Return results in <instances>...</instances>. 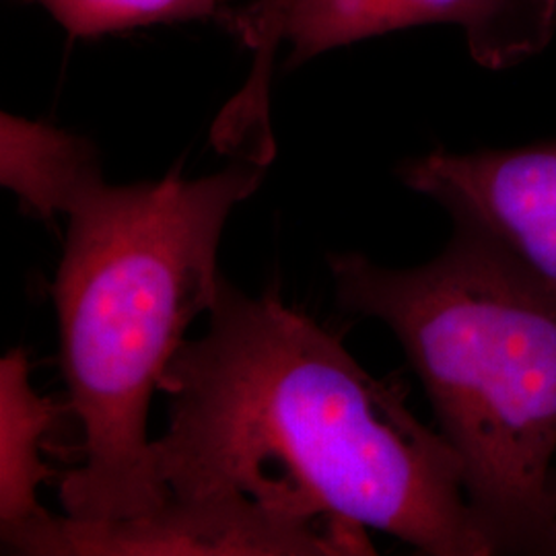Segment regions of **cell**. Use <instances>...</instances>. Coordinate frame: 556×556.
Returning a JSON list of instances; mask_svg holds the SVG:
<instances>
[{"label":"cell","mask_w":556,"mask_h":556,"mask_svg":"<svg viewBox=\"0 0 556 556\" xmlns=\"http://www.w3.org/2000/svg\"><path fill=\"white\" fill-rule=\"evenodd\" d=\"M206 316L161 376L151 457L169 498L250 501L367 546L376 530L420 555L497 556L462 459L408 408L404 379L371 376L277 289L254 298L223 277Z\"/></svg>","instance_id":"cell-1"},{"label":"cell","mask_w":556,"mask_h":556,"mask_svg":"<svg viewBox=\"0 0 556 556\" xmlns=\"http://www.w3.org/2000/svg\"><path fill=\"white\" fill-rule=\"evenodd\" d=\"M268 165L128 186L85 179L66 211L68 229L52 299L60 369L77 422V466L60 475L64 516L126 519L169 495L153 470L149 406L186 330L219 293L223 229Z\"/></svg>","instance_id":"cell-2"},{"label":"cell","mask_w":556,"mask_h":556,"mask_svg":"<svg viewBox=\"0 0 556 556\" xmlns=\"http://www.w3.org/2000/svg\"><path fill=\"white\" fill-rule=\"evenodd\" d=\"M328 266L338 305L402 344L497 555H540L556 457V293L464 225L417 268L357 252Z\"/></svg>","instance_id":"cell-3"},{"label":"cell","mask_w":556,"mask_h":556,"mask_svg":"<svg viewBox=\"0 0 556 556\" xmlns=\"http://www.w3.org/2000/svg\"><path fill=\"white\" fill-rule=\"evenodd\" d=\"M2 553L25 556H358L357 540L270 516L250 501H179L126 519L50 516L2 540Z\"/></svg>","instance_id":"cell-4"},{"label":"cell","mask_w":556,"mask_h":556,"mask_svg":"<svg viewBox=\"0 0 556 556\" xmlns=\"http://www.w3.org/2000/svg\"><path fill=\"white\" fill-rule=\"evenodd\" d=\"M406 188L477 229L556 293V140L475 153L435 151L406 161Z\"/></svg>","instance_id":"cell-5"},{"label":"cell","mask_w":556,"mask_h":556,"mask_svg":"<svg viewBox=\"0 0 556 556\" xmlns=\"http://www.w3.org/2000/svg\"><path fill=\"white\" fill-rule=\"evenodd\" d=\"M425 23H456L472 59L509 68L553 40L556 0H293L282 43L291 66L353 41Z\"/></svg>","instance_id":"cell-6"},{"label":"cell","mask_w":556,"mask_h":556,"mask_svg":"<svg viewBox=\"0 0 556 556\" xmlns=\"http://www.w3.org/2000/svg\"><path fill=\"white\" fill-rule=\"evenodd\" d=\"M25 349L9 351L0 363V538L17 536L50 511L38 501L46 480L60 477L41 454L50 435L71 417L68 402L40 396L31 386Z\"/></svg>","instance_id":"cell-7"},{"label":"cell","mask_w":556,"mask_h":556,"mask_svg":"<svg viewBox=\"0 0 556 556\" xmlns=\"http://www.w3.org/2000/svg\"><path fill=\"white\" fill-rule=\"evenodd\" d=\"M93 142L43 122L2 114L0 181L21 208L41 220L66 215L83 181L100 174Z\"/></svg>","instance_id":"cell-8"},{"label":"cell","mask_w":556,"mask_h":556,"mask_svg":"<svg viewBox=\"0 0 556 556\" xmlns=\"http://www.w3.org/2000/svg\"><path fill=\"white\" fill-rule=\"evenodd\" d=\"M293 0H250L233 11L231 31L252 52V73L213 126V140L227 151L268 153L275 149L270 126V80L282 29Z\"/></svg>","instance_id":"cell-9"},{"label":"cell","mask_w":556,"mask_h":556,"mask_svg":"<svg viewBox=\"0 0 556 556\" xmlns=\"http://www.w3.org/2000/svg\"><path fill=\"white\" fill-rule=\"evenodd\" d=\"M43 7L73 38H100L153 23L219 21L231 27L233 11L220 0H21Z\"/></svg>","instance_id":"cell-10"},{"label":"cell","mask_w":556,"mask_h":556,"mask_svg":"<svg viewBox=\"0 0 556 556\" xmlns=\"http://www.w3.org/2000/svg\"><path fill=\"white\" fill-rule=\"evenodd\" d=\"M538 556H556V457L548 477V526Z\"/></svg>","instance_id":"cell-11"}]
</instances>
